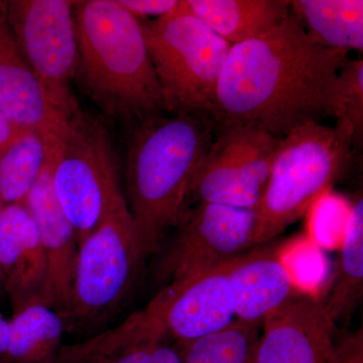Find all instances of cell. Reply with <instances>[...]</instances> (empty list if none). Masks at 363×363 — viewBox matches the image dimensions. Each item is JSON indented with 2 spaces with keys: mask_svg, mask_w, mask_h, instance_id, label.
Instances as JSON below:
<instances>
[{
  "mask_svg": "<svg viewBox=\"0 0 363 363\" xmlns=\"http://www.w3.org/2000/svg\"><path fill=\"white\" fill-rule=\"evenodd\" d=\"M347 52L310 37L297 14L272 30L231 45L216 89L217 124H240L281 138L332 117L331 96Z\"/></svg>",
  "mask_w": 363,
  "mask_h": 363,
  "instance_id": "6da1fadb",
  "label": "cell"
},
{
  "mask_svg": "<svg viewBox=\"0 0 363 363\" xmlns=\"http://www.w3.org/2000/svg\"><path fill=\"white\" fill-rule=\"evenodd\" d=\"M216 128L208 114L159 116L136 124L126 155L125 199L149 255L188 211L193 177Z\"/></svg>",
  "mask_w": 363,
  "mask_h": 363,
  "instance_id": "7a4b0ae2",
  "label": "cell"
},
{
  "mask_svg": "<svg viewBox=\"0 0 363 363\" xmlns=\"http://www.w3.org/2000/svg\"><path fill=\"white\" fill-rule=\"evenodd\" d=\"M77 76L106 116L136 124L166 112L140 21L117 0L74 6Z\"/></svg>",
  "mask_w": 363,
  "mask_h": 363,
  "instance_id": "3957f363",
  "label": "cell"
},
{
  "mask_svg": "<svg viewBox=\"0 0 363 363\" xmlns=\"http://www.w3.org/2000/svg\"><path fill=\"white\" fill-rule=\"evenodd\" d=\"M231 262L164 285L142 310L93 336L95 354L109 360L142 346L184 345L225 328L236 319L228 277Z\"/></svg>",
  "mask_w": 363,
  "mask_h": 363,
  "instance_id": "277c9868",
  "label": "cell"
},
{
  "mask_svg": "<svg viewBox=\"0 0 363 363\" xmlns=\"http://www.w3.org/2000/svg\"><path fill=\"white\" fill-rule=\"evenodd\" d=\"M352 140L338 126L304 124L281 138L257 209L255 247L274 240L307 214L350 166Z\"/></svg>",
  "mask_w": 363,
  "mask_h": 363,
  "instance_id": "5b68a950",
  "label": "cell"
},
{
  "mask_svg": "<svg viewBox=\"0 0 363 363\" xmlns=\"http://www.w3.org/2000/svg\"><path fill=\"white\" fill-rule=\"evenodd\" d=\"M128 205L79 245L66 332L86 337L104 330L123 309L149 257Z\"/></svg>",
  "mask_w": 363,
  "mask_h": 363,
  "instance_id": "8992f818",
  "label": "cell"
},
{
  "mask_svg": "<svg viewBox=\"0 0 363 363\" xmlns=\"http://www.w3.org/2000/svg\"><path fill=\"white\" fill-rule=\"evenodd\" d=\"M52 187L78 245L126 206L113 143L99 119L78 111L54 145Z\"/></svg>",
  "mask_w": 363,
  "mask_h": 363,
  "instance_id": "52a82bcc",
  "label": "cell"
},
{
  "mask_svg": "<svg viewBox=\"0 0 363 363\" xmlns=\"http://www.w3.org/2000/svg\"><path fill=\"white\" fill-rule=\"evenodd\" d=\"M140 25L166 112L213 116L231 45L188 11L183 0L175 13Z\"/></svg>",
  "mask_w": 363,
  "mask_h": 363,
  "instance_id": "ba28073f",
  "label": "cell"
},
{
  "mask_svg": "<svg viewBox=\"0 0 363 363\" xmlns=\"http://www.w3.org/2000/svg\"><path fill=\"white\" fill-rule=\"evenodd\" d=\"M7 25L48 98L67 119L80 111L72 92L78 44L70 0L0 1Z\"/></svg>",
  "mask_w": 363,
  "mask_h": 363,
  "instance_id": "9c48e42d",
  "label": "cell"
},
{
  "mask_svg": "<svg viewBox=\"0 0 363 363\" xmlns=\"http://www.w3.org/2000/svg\"><path fill=\"white\" fill-rule=\"evenodd\" d=\"M279 143L253 126L217 124L213 142L193 177L188 205L212 203L257 210Z\"/></svg>",
  "mask_w": 363,
  "mask_h": 363,
  "instance_id": "30bf717a",
  "label": "cell"
},
{
  "mask_svg": "<svg viewBox=\"0 0 363 363\" xmlns=\"http://www.w3.org/2000/svg\"><path fill=\"white\" fill-rule=\"evenodd\" d=\"M257 210L197 203L162 248L156 269L162 285L223 266L255 248Z\"/></svg>",
  "mask_w": 363,
  "mask_h": 363,
  "instance_id": "8fae6325",
  "label": "cell"
},
{
  "mask_svg": "<svg viewBox=\"0 0 363 363\" xmlns=\"http://www.w3.org/2000/svg\"><path fill=\"white\" fill-rule=\"evenodd\" d=\"M257 363H337L335 325L307 292L262 324Z\"/></svg>",
  "mask_w": 363,
  "mask_h": 363,
  "instance_id": "7c38bea8",
  "label": "cell"
},
{
  "mask_svg": "<svg viewBox=\"0 0 363 363\" xmlns=\"http://www.w3.org/2000/svg\"><path fill=\"white\" fill-rule=\"evenodd\" d=\"M54 145L52 140L49 159L23 203L37 227L47 259L45 305L63 317L70 302L79 245L75 229L64 213L52 187Z\"/></svg>",
  "mask_w": 363,
  "mask_h": 363,
  "instance_id": "4fadbf2b",
  "label": "cell"
},
{
  "mask_svg": "<svg viewBox=\"0 0 363 363\" xmlns=\"http://www.w3.org/2000/svg\"><path fill=\"white\" fill-rule=\"evenodd\" d=\"M235 318L259 324L269 315L309 292L302 288L279 247L262 245L236 257L229 267Z\"/></svg>",
  "mask_w": 363,
  "mask_h": 363,
  "instance_id": "5bb4252c",
  "label": "cell"
},
{
  "mask_svg": "<svg viewBox=\"0 0 363 363\" xmlns=\"http://www.w3.org/2000/svg\"><path fill=\"white\" fill-rule=\"evenodd\" d=\"M0 283L13 311L45 305L48 264L39 233L23 203L6 205L0 221Z\"/></svg>",
  "mask_w": 363,
  "mask_h": 363,
  "instance_id": "9a60e30c",
  "label": "cell"
},
{
  "mask_svg": "<svg viewBox=\"0 0 363 363\" xmlns=\"http://www.w3.org/2000/svg\"><path fill=\"white\" fill-rule=\"evenodd\" d=\"M0 111L20 130L58 135L66 117L51 104L23 57L0 4Z\"/></svg>",
  "mask_w": 363,
  "mask_h": 363,
  "instance_id": "2e32d148",
  "label": "cell"
},
{
  "mask_svg": "<svg viewBox=\"0 0 363 363\" xmlns=\"http://www.w3.org/2000/svg\"><path fill=\"white\" fill-rule=\"evenodd\" d=\"M184 6L231 45L264 35L292 11L286 0H183Z\"/></svg>",
  "mask_w": 363,
  "mask_h": 363,
  "instance_id": "e0dca14e",
  "label": "cell"
},
{
  "mask_svg": "<svg viewBox=\"0 0 363 363\" xmlns=\"http://www.w3.org/2000/svg\"><path fill=\"white\" fill-rule=\"evenodd\" d=\"M362 296L363 199L360 196L351 204L341 235L335 277L322 306L332 323L336 325L350 319L362 303Z\"/></svg>",
  "mask_w": 363,
  "mask_h": 363,
  "instance_id": "ac0fdd59",
  "label": "cell"
},
{
  "mask_svg": "<svg viewBox=\"0 0 363 363\" xmlns=\"http://www.w3.org/2000/svg\"><path fill=\"white\" fill-rule=\"evenodd\" d=\"M11 334L0 363H58L65 322L49 306L38 303L14 312Z\"/></svg>",
  "mask_w": 363,
  "mask_h": 363,
  "instance_id": "d6986e66",
  "label": "cell"
},
{
  "mask_svg": "<svg viewBox=\"0 0 363 363\" xmlns=\"http://www.w3.org/2000/svg\"><path fill=\"white\" fill-rule=\"evenodd\" d=\"M290 4L319 44L347 52L363 51L362 0H295Z\"/></svg>",
  "mask_w": 363,
  "mask_h": 363,
  "instance_id": "ffe728a7",
  "label": "cell"
},
{
  "mask_svg": "<svg viewBox=\"0 0 363 363\" xmlns=\"http://www.w3.org/2000/svg\"><path fill=\"white\" fill-rule=\"evenodd\" d=\"M55 136L21 131L0 159V202L4 206L23 202L49 159Z\"/></svg>",
  "mask_w": 363,
  "mask_h": 363,
  "instance_id": "44dd1931",
  "label": "cell"
},
{
  "mask_svg": "<svg viewBox=\"0 0 363 363\" xmlns=\"http://www.w3.org/2000/svg\"><path fill=\"white\" fill-rule=\"evenodd\" d=\"M260 328L235 319L216 333L177 346L183 363H257Z\"/></svg>",
  "mask_w": 363,
  "mask_h": 363,
  "instance_id": "7402d4cb",
  "label": "cell"
},
{
  "mask_svg": "<svg viewBox=\"0 0 363 363\" xmlns=\"http://www.w3.org/2000/svg\"><path fill=\"white\" fill-rule=\"evenodd\" d=\"M332 117L336 126L347 133L352 142L363 133V61L347 60L339 71L331 96Z\"/></svg>",
  "mask_w": 363,
  "mask_h": 363,
  "instance_id": "603a6c76",
  "label": "cell"
},
{
  "mask_svg": "<svg viewBox=\"0 0 363 363\" xmlns=\"http://www.w3.org/2000/svg\"><path fill=\"white\" fill-rule=\"evenodd\" d=\"M351 205L345 200L327 191L313 203L308 214L310 215V226L317 235L321 234L343 233L347 220Z\"/></svg>",
  "mask_w": 363,
  "mask_h": 363,
  "instance_id": "cb8c5ba5",
  "label": "cell"
},
{
  "mask_svg": "<svg viewBox=\"0 0 363 363\" xmlns=\"http://www.w3.org/2000/svg\"><path fill=\"white\" fill-rule=\"evenodd\" d=\"M105 363H183V360L178 346L154 344L126 351Z\"/></svg>",
  "mask_w": 363,
  "mask_h": 363,
  "instance_id": "d4e9b609",
  "label": "cell"
},
{
  "mask_svg": "<svg viewBox=\"0 0 363 363\" xmlns=\"http://www.w3.org/2000/svg\"><path fill=\"white\" fill-rule=\"evenodd\" d=\"M119 4L138 20L161 18L180 9L182 0H117Z\"/></svg>",
  "mask_w": 363,
  "mask_h": 363,
  "instance_id": "484cf974",
  "label": "cell"
},
{
  "mask_svg": "<svg viewBox=\"0 0 363 363\" xmlns=\"http://www.w3.org/2000/svg\"><path fill=\"white\" fill-rule=\"evenodd\" d=\"M337 363H363L362 329L337 340Z\"/></svg>",
  "mask_w": 363,
  "mask_h": 363,
  "instance_id": "4316f807",
  "label": "cell"
},
{
  "mask_svg": "<svg viewBox=\"0 0 363 363\" xmlns=\"http://www.w3.org/2000/svg\"><path fill=\"white\" fill-rule=\"evenodd\" d=\"M23 130H18L11 119L0 111V159ZM25 131V130H23Z\"/></svg>",
  "mask_w": 363,
  "mask_h": 363,
  "instance_id": "83f0119b",
  "label": "cell"
},
{
  "mask_svg": "<svg viewBox=\"0 0 363 363\" xmlns=\"http://www.w3.org/2000/svg\"><path fill=\"white\" fill-rule=\"evenodd\" d=\"M9 334H11L9 320L6 319L0 313V362L6 354L7 346H9Z\"/></svg>",
  "mask_w": 363,
  "mask_h": 363,
  "instance_id": "f1b7e54d",
  "label": "cell"
},
{
  "mask_svg": "<svg viewBox=\"0 0 363 363\" xmlns=\"http://www.w3.org/2000/svg\"><path fill=\"white\" fill-rule=\"evenodd\" d=\"M4 205L0 202V221H1L2 211H4ZM2 290L1 283H0V291Z\"/></svg>",
  "mask_w": 363,
  "mask_h": 363,
  "instance_id": "f546056e",
  "label": "cell"
}]
</instances>
